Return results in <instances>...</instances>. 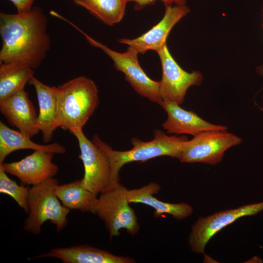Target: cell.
<instances>
[{
  "label": "cell",
  "mask_w": 263,
  "mask_h": 263,
  "mask_svg": "<svg viewBox=\"0 0 263 263\" xmlns=\"http://www.w3.org/2000/svg\"><path fill=\"white\" fill-rule=\"evenodd\" d=\"M47 19L39 6L23 13H0V63L38 67L50 48Z\"/></svg>",
  "instance_id": "cell-1"
},
{
  "label": "cell",
  "mask_w": 263,
  "mask_h": 263,
  "mask_svg": "<svg viewBox=\"0 0 263 263\" xmlns=\"http://www.w3.org/2000/svg\"><path fill=\"white\" fill-rule=\"evenodd\" d=\"M187 136L167 135L160 130L154 132L153 139L144 142L133 137L131 139L132 148L126 151H118L112 149L97 135L93 137V142L101 147L107 153L110 159L112 175L108 186L119 182V172L121 168L130 162H144L153 158L169 156L179 159L184 143L188 140Z\"/></svg>",
  "instance_id": "cell-2"
},
{
  "label": "cell",
  "mask_w": 263,
  "mask_h": 263,
  "mask_svg": "<svg viewBox=\"0 0 263 263\" xmlns=\"http://www.w3.org/2000/svg\"><path fill=\"white\" fill-rule=\"evenodd\" d=\"M57 88L59 127L69 131L82 128L99 103L96 85L92 80L82 75Z\"/></svg>",
  "instance_id": "cell-3"
},
{
  "label": "cell",
  "mask_w": 263,
  "mask_h": 263,
  "mask_svg": "<svg viewBox=\"0 0 263 263\" xmlns=\"http://www.w3.org/2000/svg\"><path fill=\"white\" fill-rule=\"evenodd\" d=\"M57 179L52 177L30 188L28 203L29 211L24 224V230L38 235L43 224L46 221L54 225L58 233L67 225V216L71 209L59 202L56 190Z\"/></svg>",
  "instance_id": "cell-4"
},
{
  "label": "cell",
  "mask_w": 263,
  "mask_h": 263,
  "mask_svg": "<svg viewBox=\"0 0 263 263\" xmlns=\"http://www.w3.org/2000/svg\"><path fill=\"white\" fill-rule=\"evenodd\" d=\"M128 190L118 182L108 187L97 199L95 214L104 222L111 238L118 236L122 228L132 235L139 230L137 218L128 200Z\"/></svg>",
  "instance_id": "cell-5"
},
{
  "label": "cell",
  "mask_w": 263,
  "mask_h": 263,
  "mask_svg": "<svg viewBox=\"0 0 263 263\" xmlns=\"http://www.w3.org/2000/svg\"><path fill=\"white\" fill-rule=\"evenodd\" d=\"M64 21L82 34L91 45L100 49L109 56L116 69L124 73L126 80L137 94L158 104L162 100L159 91V81L150 79L146 75L138 62V53L134 49L129 46L125 52H116L94 40L66 19Z\"/></svg>",
  "instance_id": "cell-6"
},
{
  "label": "cell",
  "mask_w": 263,
  "mask_h": 263,
  "mask_svg": "<svg viewBox=\"0 0 263 263\" xmlns=\"http://www.w3.org/2000/svg\"><path fill=\"white\" fill-rule=\"evenodd\" d=\"M69 131L78 142L79 158L84 169L81 185L97 196L108 187L111 180L112 168L109 157L101 147L86 137L82 128H73Z\"/></svg>",
  "instance_id": "cell-7"
},
{
  "label": "cell",
  "mask_w": 263,
  "mask_h": 263,
  "mask_svg": "<svg viewBox=\"0 0 263 263\" xmlns=\"http://www.w3.org/2000/svg\"><path fill=\"white\" fill-rule=\"evenodd\" d=\"M242 141L226 131L203 132L184 143L179 160L183 163L215 165L222 161L226 150Z\"/></svg>",
  "instance_id": "cell-8"
},
{
  "label": "cell",
  "mask_w": 263,
  "mask_h": 263,
  "mask_svg": "<svg viewBox=\"0 0 263 263\" xmlns=\"http://www.w3.org/2000/svg\"><path fill=\"white\" fill-rule=\"evenodd\" d=\"M162 66V75L159 81L162 100L182 104L188 89L199 86L203 75L199 71L188 73L183 70L170 54L167 44L157 52Z\"/></svg>",
  "instance_id": "cell-9"
},
{
  "label": "cell",
  "mask_w": 263,
  "mask_h": 263,
  "mask_svg": "<svg viewBox=\"0 0 263 263\" xmlns=\"http://www.w3.org/2000/svg\"><path fill=\"white\" fill-rule=\"evenodd\" d=\"M263 210V202L216 212L199 218L191 228L189 244L193 251L203 253L209 240L216 233L239 218L258 214Z\"/></svg>",
  "instance_id": "cell-10"
},
{
  "label": "cell",
  "mask_w": 263,
  "mask_h": 263,
  "mask_svg": "<svg viewBox=\"0 0 263 263\" xmlns=\"http://www.w3.org/2000/svg\"><path fill=\"white\" fill-rule=\"evenodd\" d=\"M54 153L35 150L20 161L0 164L4 170L19 179L22 185H35L53 177L58 167L52 162Z\"/></svg>",
  "instance_id": "cell-11"
},
{
  "label": "cell",
  "mask_w": 263,
  "mask_h": 263,
  "mask_svg": "<svg viewBox=\"0 0 263 263\" xmlns=\"http://www.w3.org/2000/svg\"><path fill=\"white\" fill-rule=\"evenodd\" d=\"M165 6L163 18L150 30L136 38H122L118 42L133 48L138 54H144L149 50H160L167 44L168 36L172 27L189 12L186 5Z\"/></svg>",
  "instance_id": "cell-12"
},
{
  "label": "cell",
  "mask_w": 263,
  "mask_h": 263,
  "mask_svg": "<svg viewBox=\"0 0 263 263\" xmlns=\"http://www.w3.org/2000/svg\"><path fill=\"white\" fill-rule=\"evenodd\" d=\"M158 104L168 114L162 127L168 134H188L194 136L205 132L227 130L226 126L209 123L194 112L184 110L177 104L162 100Z\"/></svg>",
  "instance_id": "cell-13"
},
{
  "label": "cell",
  "mask_w": 263,
  "mask_h": 263,
  "mask_svg": "<svg viewBox=\"0 0 263 263\" xmlns=\"http://www.w3.org/2000/svg\"><path fill=\"white\" fill-rule=\"evenodd\" d=\"M0 111L23 134L32 138L39 132L35 106L24 89L0 101Z\"/></svg>",
  "instance_id": "cell-14"
},
{
  "label": "cell",
  "mask_w": 263,
  "mask_h": 263,
  "mask_svg": "<svg viewBox=\"0 0 263 263\" xmlns=\"http://www.w3.org/2000/svg\"><path fill=\"white\" fill-rule=\"evenodd\" d=\"M28 83L34 87L38 103L37 126L42 133L43 141L48 143L59 127L57 88L46 85L34 76Z\"/></svg>",
  "instance_id": "cell-15"
},
{
  "label": "cell",
  "mask_w": 263,
  "mask_h": 263,
  "mask_svg": "<svg viewBox=\"0 0 263 263\" xmlns=\"http://www.w3.org/2000/svg\"><path fill=\"white\" fill-rule=\"evenodd\" d=\"M52 257L58 259L63 263H134L130 257L115 255L106 250L88 244L68 247L55 248L48 252L33 258Z\"/></svg>",
  "instance_id": "cell-16"
},
{
  "label": "cell",
  "mask_w": 263,
  "mask_h": 263,
  "mask_svg": "<svg viewBox=\"0 0 263 263\" xmlns=\"http://www.w3.org/2000/svg\"><path fill=\"white\" fill-rule=\"evenodd\" d=\"M160 186L150 182L138 188L128 190L127 196L129 203H142L153 208L154 216L164 214L171 215L177 220L185 219L193 212L192 207L186 203H169L160 201L153 195L158 193Z\"/></svg>",
  "instance_id": "cell-17"
},
{
  "label": "cell",
  "mask_w": 263,
  "mask_h": 263,
  "mask_svg": "<svg viewBox=\"0 0 263 263\" xmlns=\"http://www.w3.org/2000/svg\"><path fill=\"white\" fill-rule=\"evenodd\" d=\"M30 137L13 130L0 121V164L11 152L21 149H31L55 153L64 154L66 148L57 143L41 145L33 142Z\"/></svg>",
  "instance_id": "cell-18"
},
{
  "label": "cell",
  "mask_w": 263,
  "mask_h": 263,
  "mask_svg": "<svg viewBox=\"0 0 263 263\" xmlns=\"http://www.w3.org/2000/svg\"><path fill=\"white\" fill-rule=\"evenodd\" d=\"M56 193L62 204L70 209L95 214L97 195L82 186L81 179L58 185Z\"/></svg>",
  "instance_id": "cell-19"
},
{
  "label": "cell",
  "mask_w": 263,
  "mask_h": 263,
  "mask_svg": "<svg viewBox=\"0 0 263 263\" xmlns=\"http://www.w3.org/2000/svg\"><path fill=\"white\" fill-rule=\"evenodd\" d=\"M31 67L14 63H0V102L24 90L34 76Z\"/></svg>",
  "instance_id": "cell-20"
},
{
  "label": "cell",
  "mask_w": 263,
  "mask_h": 263,
  "mask_svg": "<svg viewBox=\"0 0 263 263\" xmlns=\"http://www.w3.org/2000/svg\"><path fill=\"white\" fill-rule=\"evenodd\" d=\"M104 24L112 26L119 22L125 11L127 0H72Z\"/></svg>",
  "instance_id": "cell-21"
},
{
  "label": "cell",
  "mask_w": 263,
  "mask_h": 263,
  "mask_svg": "<svg viewBox=\"0 0 263 263\" xmlns=\"http://www.w3.org/2000/svg\"><path fill=\"white\" fill-rule=\"evenodd\" d=\"M6 172L0 167V192L12 197L26 213H28L29 209L28 195L30 188L24 185H19L11 180Z\"/></svg>",
  "instance_id": "cell-22"
},
{
  "label": "cell",
  "mask_w": 263,
  "mask_h": 263,
  "mask_svg": "<svg viewBox=\"0 0 263 263\" xmlns=\"http://www.w3.org/2000/svg\"><path fill=\"white\" fill-rule=\"evenodd\" d=\"M157 0H127V2L135 3V10H140L145 6L153 4ZM166 5H170L173 3L175 5H185L187 0H160Z\"/></svg>",
  "instance_id": "cell-23"
},
{
  "label": "cell",
  "mask_w": 263,
  "mask_h": 263,
  "mask_svg": "<svg viewBox=\"0 0 263 263\" xmlns=\"http://www.w3.org/2000/svg\"><path fill=\"white\" fill-rule=\"evenodd\" d=\"M17 9V13L28 11L33 7L34 0H8Z\"/></svg>",
  "instance_id": "cell-24"
},
{
  "label": "cell",
  "mask_w": 263,
  "mask_h": 263,
  "mask_svg": "<svg viewBox=\"0 0 263 263\" xmlns=\"http://www.w3.org/2000/svg\"><path fill=\"white\" fill-rule=\"evenodd\" d=\"M257 73L261 76H263V65L258 66L256 69ZM261 110L263 112V106L260 108Z\"/></svg>",
  "instance_id": "cell-25"
},
{
  "label": "cell",
  "mask_w": 263,
  "mask_h": 263,
  "mask_svg": "<svg viewBox=\"0 0 263 263\" xmlns=\"http://www.w3.org/2000/svg\"></svg>",
  "instance_id": "cell-26"
},
{
  "label": "cell",
  "mask_w": 263,
  "mask_h": 263,
  "mask_svg": "<svg viewBox=\"0 0 263 263\" xmlns=\"http://www.w3.org/2000/svg\"></svg>",
  "instance_id": "cell-27"
}]
</instances>
